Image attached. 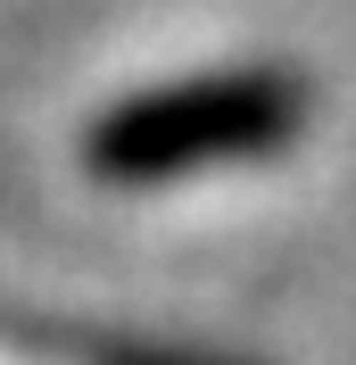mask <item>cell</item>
Returning a JSON list of instances; mask_svg holds the SVG:
<instances>
[{
  "instance_id": "obj_1",
  "label": "cell",
  "mask_w": 356,
  "mask_h": 365,
  "mask_svg": "<svg viewBox=\"0 0 356 365\" xmlns=\"http://www.w3.org/2000/svg\"><path fill=\"white\" fill-rule=\"evenodd\" d=\"M307 125L298 75H199V83H157L141 100H116L83 133V166L100 182H174L207 166L273 158Z\"/></svg>"
}]
</instances>
